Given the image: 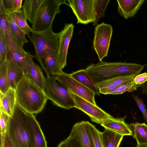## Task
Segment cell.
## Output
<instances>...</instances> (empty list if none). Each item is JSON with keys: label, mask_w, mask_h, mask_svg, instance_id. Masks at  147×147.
I'll return each instance as SVG.
<instances>
[{"label": "cell", "mask_w": 147, "mask_h": 147, "mask_svg": "<svg viewBox=\"0 0 147 147\" xmlns=\"http://www.w3.org/2000/svg\"><path fill=\"white\" fill-rule=\"evenodd\" d=\"M35 117L16 103L10 117L7 131L15 147H34L32 122Z\"/></svg>", "instance_id": "obj_1"}, {"label": "cell", "mask_w": 147, "mask_h": 147, "mask_svg": "<svg viewBox=\"0 0 147 147\" xmlns=\"http://www.w3.org/2000/svg\"><path fill=\"white\" fill-rule=\"evenodd\" d=\"M17 103L26 111L37 114L42 111L48 100L45 91L33 83L25 74L15 89Z\"/></svg>", "instance_id": "obj_2"}, {"label": "cell", "mask_w": 147, "mask_h": 147, "mask_svg": "<svg viewBox=\"0 0 147 147\" xmlns=\"http://www.w3.org/2000/svg\"><path fill=\"white\" fill-rule=\"evenodd\" d=\"M146 65L133 63L101 61L91 64L85 69L96 84L118 77L137 75Z\"/></svg>", "instance_id": "obj_3"}, {"label": "cell", "mask_w": 147, "mask_h": 147, "mask_svg": "<svg viewBox=\"0 0 147 147\" xmlns=\"http://www.w3.org/2000/svg\"><path fill=\"white\" fill-rule=\"evenodd\" d=\"M60 32L54 33L52 26L41 31H34L27 36L34 46L35 51L34 57L38 61L45 72L47 77L50 76L47 71L43 61L46 51L50 49L58 53Z\"/></svg>", "instance_id": "obj_4"}, {"label": "cell", "mask_w": 147, "mask_h": 147, "mask_svg": "<svg viewBox=\"0 0 147 147\" xmlns=\"http://www.w3.org/2000/svg\"><path fill=\"white\" fill-rule=\"evenodd\" d=\"M57 81L55 76L46 78L44 91L48 99L56 106L65 109L75 107L74 102L68 90Z\"/></svg>", "instance_id": "obj_5"}, {"label": "cell", "mask_w": 147, "mask_h": 147, "mask_svg": "<svg viewBox=\"0 0 147 147\" xmlns=\"http://www.w3.org/2000/svg\"><path fill=\"white\" fill-rule=\"evenodd\" d=\"M62 4L69 5L65 0H44L36 19L32 24L33 30H43L52 26L56 15L61 12L60 6Z\"/></svg>", "instance_id": "obj_6"}, {"label": "cell", "mask_w": 147, "mask_h": 147, "mask_svg": "<svg viewBox=\"0 0 147 147\" xmlns=\"http://www.w3.org/2000/svg\"><path fill=\"white\" fill-rule=\"evenodd\" d=\"M113 31L112 26L104 22L95 27L93 46L100 61L108 55Z\"/></svg>", "instance_id": "obj_7"}, {"label": "cell", "mask_w": 147, "mask_h": 147, "mask_svg": "<svg viewBox=\"0 0 147 147\" xmlns=\"http://www.w3.org/2000/svg\"><path fill=\"white\" fill-rule=\"evenodd\" d=\"M68 91L74 102L75 107L87 114L92 122L100 124L104 121L113 117L96 105H94Z\"/></svg>", "instance_id": "obj_8"}, {"label": "cell", "mask_w": 147, "mask_h": 147, "mask_svg": "<svg viewBox=\"0 0 147 147\" xmlns=\"http://www.w3.org/2000/svg\"><path fill=\"white\" fill-rule=\"evenodd\" d=\"M68 6L77 19V24H87L95 20L94 0H68Z\"/></svg>", "instance_id": "obj_9"}, {"label": "cell", "mask_w": 147, "mask_h": 147, "mask_svg": "<svg viewBox=\"0 0 147 147\" xmlns=\"http://www.w3.org/2000/svg\"><path fill=\"white\" fill-rule=\"evenodd\" d=\"M56 80L68 90L96 105L94 97L95 94L92 90L72 78L70 74L64 72L55 76Z\"/></svg>", "instance_id": "obj_10"}, {"label": "cell", "mask_w": 147, "mask_h": 147, "mask_svg": "<svg viewBox=\"0 0 147 147\" xmlns=\"http://www.w3.org/2000/svg\"><path fill=\"white\" fill-rule=\"evenodd\" d=\"M74 26L72 23L65 24L60 32L58 58L59 64L62 70L67 64V57L69 43L72 37Z\"/></svg>", "instance_id": "obj_11"}, {"label": "cell", "mask_w": 147, "mask_h": 147, "mask_svg": "<svg viewBox=\"0 0 147 147\" xmlns=\"http://www.w3.org/2000/svg\"><path fill=\"white\" fill-rule=\"evenodd\" d=\"M26 55L28 67L27 75L33 83L44 91L46 78L40 66L34 61V56L32 55L29 52H26Z\"/></svg>", "instance_id": "obj_12"}, {"label": "cell", "mask_w": 147, "mask_h": 147, "mask_svg": "<svg viewBox=\"0 0 147 147\" xmlns=\"http://www.w3.org/2000/svg\"><path fill=\"white\" fill-rule=\"evenodd\" d=\"M125 116L121 118H114L113 117L107 119L100 124L104 127L123 136H131L133 132L129 125L125 121Z\"/></svg>", "instance_id": "obj_13"}, {"label": "cell", "mask_w": 147, "mask_h": 147, "mask_svg": "<svg viewBox=\"0 0 147 147\" xmlns=\"http://www.w3.org/2000/svg\"><path fill=\"white\" fill-rule=\"evenodd\" d=\"M44 63L49 75L56 76L64 72L60 67L58 53L50 49L46 51L43 57Z\"/></svg>", "instance_id": "obj_14"}, {"label": "cell", "mask_w": 147, "mask_h": 147, "mask_svg": "<svg viewBox=\"0 0 147 147\" xmlns=\"http://www.w3.org/2000/svg\"><path fill=\"white\" fill-rule=\"evenodd\" d=\"M118 12L126 19L134 17L137 13L144 0H121L117 1Z\"/></svg>", "instance_id": "obj_15"}, {"label": "cell", "mask_w": 147, "mask_h": 147, "mask_svg": "<svg viewBox=\"0 0 147 147\" xmlns=\"http://www.w3.org/2000/svg\"><path fill=\"white\" fill-rule=\"evenodd\" d=\"M6 61L7 66L8 88L11 87L15 89L25 73L18 63L10 60L7 57Z\"/></svg>", "instance_id": "obj_16"}, {"label": "cell", "mask_w": 147, "mask_h": 147, "mask_svg": "<svg viewBox=\"0 0 147 147\" xmlns=\"http://www.w3.org/2000/svg\"><path fill=\"white\" fill-rule=\"evenodd\" d=\"M0 109L11 117L17 103L15 89L9 87L4 94H0Z\"/></svg>", "instance_id": "obj_17"}, {"label": "cell", "mask_w": 147, "mask_h": 147, "mask_svg": "<svg viewBox=\"0 0 147 147\" xmlns=\"http://www.w3.org/2000/svg\"><path fill=\"white\" fill-rule=\"evenodd\" d=\"M70 135L78 141L81 147H91L87 131L86 121H83L76 123Z\"/></svg>", "instance_id": "obj_18"}, {"label": "cell", "mask_w": 147, "mask_h": 147, "mask_svg": "<svg viewBox=\"0 0 147 147\" xmlns=\"http://www.w3.org/2000/svg\"><path fill=\"white\" fill-rule=\"evenodd\" d=\"M70 75L74 79L94 92L95 94L100 95L99 88L85 69L74 72Z\"/></svg>", "instance_id": "obj_19"}, {"label": "cell", "mask_w": 147, "mask_h": 147, "mask_svg": "<svg viewBox=\"0 0 147 147\" xmlns=\"http://www.w3.org/2000/svg\"><path fill=\"white\" fill-rule=\"evenodd\" d=\"M44 0H25L22 10L27 20L32 24L34 22Z\"/></svg>", "instance_id": "obj_20"}, {"label": "cell", "mask_w": 147, "mask_h": 147, "mask_svg": "<svg viewBox=\"0 0 147 147\" xmlns=\"http://www.w3.org/2000/svg\"><path fill=\"white\" fill-rule=\"evenodd\" d=\"M103 147H119L123 136L107 129L101 132Z\"/></svg>", "instance_id": "obj_21"}, {"label": "cell", "mask_w": 147, "mask_h": 147, "mask_svg": "<svg viewBox=\"0 0 147 147\" xmlns=\"http://www.w3.org/2000/svg\"><path fill=\"white\" fill-rule=\"evenodd\" d=\"M8 18L10 31L18 45L22 48L25 44L28 43L26 37V34L16 24L13 13L7 15Z\"/></svg>", "instance_id": "obj_22"}, {"label": "cell", "mask_w": 147, "mask_h": 147, "mask_svg": "<svg viewBox=\"0 0 147 147\" xmlns=\"http://www.w3.org/2000/svg\"><path fill=\"white\" fill-rule=\"evenodd\" d=\"M34 147H47V142L36 117L32 122Z\"/></svg>", "instance_id": "obj_23"}, {"label": "cell", "mask_w": 147, "mask_h": 147, "mask_svg": "<svg viewBox=\"0 0 147 147\" xmlns=\"http://www.w3.org/2000/svg\"><path fill=\"white\" fill-rule=\"evenodd\" d=\"M86 127L91 147H103L100 132L93 124L86 121Z\"/></svg>", "instance_id": "obj_24"}, {"label": "cell", "mask_w": 147, "mask_h": 147, "mask_svg": "<svg viewBox=\"0 0 147 147\" xmlns=\"http://www.w3.org/2000/svg\"><path fill=\"white\" fill-rule=\"evenodd\" d=\"M136 75L119 76L96 83L99 88L110 85L120 86L132 81Z\"/></svg>", "instance_id": "obj_25"}, {"label": "cell", "mask_w": 147, "mask_h": 147, "mask_svg": "<svg viewBox=\"0 0 147 147\" xmlns=\"http://www.w3.org/2000/svg\"><path fill=\"white\" fill-rule=\"evenodd\" d=\"M134 128L133 137L137 144L147 143V125L136 123L130 124Z\"/></svg>", "instance_id": "obj_26"}, {"label": "cell", "mask_w": 147, "mask_h": 147, "mask_svg": "<svg viewBox=\"0 0 147 147\" xmlns=\"http://www.w3.org/2000/svg\"><path fill=\"white\" fill-rule=\"evenodd\" d=\"M15 22L18 27L27 36L30 35L33 30L30 28L27 22V19L22 10L13 13Z\"/></svg>", "instance_id": "obj_27"}, {"label": "cell", "mask_w": 147, "mask_h": 147, "mask_svg": "<svg viewBox=\"0 0 147 147\" xmlns=\"http://www.w3.org/2000/svg\"><path fill=\"white\" fill-rule=\"evenodd\" d=\"M110 0H94L95 20L93 23L96 26L99 19L104 17L105 11Z\"/></svg>", "instance_id": "obj_28"}, {"label": "cell", "mask_w": 147, "mask_h": 147, "mask_svg": "<svg viewBox=\"0 0 147 147\" xmlns=\"http://www.w3.org/2000/svg\"><path fill=\"white\" fill-rule=\"evenodd\" d=\"M8 88L7 66L5 60L0 65V94H4Z\"/></svg>", "instance_id": "obj_29"}, {"label": "cell", "mask_w": 147, "mask_h": 147, "mask_svg": "<svg viewBox=\"0 0 147 147\" xmlns=\"http://www.w3.org/2000/svg\"><path fill=\"white\" fill-rule=\"evenodd\" d=\"M8 54L5 34L3 30L0 29V65L6 60Z\"/></svg>", "instance_id": "obj_30"}, {"label": "cell", "mask_w": 147, "mask_h": 147, "mask_svg": "<svg viewBox=\"0 0 147 147\" xmlns=\"http://www.w3.org/2000/svg\"><path fill=\"white\" fill-rule=\"evenodd\" d=\"M9 119L10 117L8 115L0 110V132L1 136L5 137L7 133Z\"/></svg>", "instance_id": "obj_31"}, {"label": "cell", "mask_w": 147, "mask_h": 147, "mask_svg": "<svg viewBox=\"0 0 147 147\" xmlns=\"http://www.w3.org/2000/svg\"><path fill=\"white\" fill-rule=\"evenodd\" d=\"M139 86L136 85L133 80L119 87L113 94H118L123 93L126 92H131L137 90Z\"/></svg>", "instance_id": "obj_32"}, {"label": "cell", "mask_w": 147, "mask_h": 147, "mask_svg": "<svg viewBox=\"0 0 147 147\" xmlns=\"http://www.w3.org/2000/svg\"><path fill=\"white\" fill-rule=\"evenodd\" d=\"M137 105L141 112L143 117L147 123V114L145 109L146 106L143 100L140 98L136 95H132Z\"/></svg>", "instance_id": "obj_33"}, {"label": "cell", "mask_w": 147, "mask_h": 147, "mask_svg": "<svg viewBox=\"0 0 147 147\" xmlns=\"http://www.w3.org/2000/svg\"><path fill=\"white\" fill-rule=\"evenodd\" d=\"M133 81L139 87L142 86L147 81V73L145 72L137 75Z\"/></svg>", "instance_id": "obj_34"}, {"label": "cell", "mask_w": 147, "mask_h": 147, "mask_svg": "<svg viewBox=\"0 0 147 147\" xmlns=\"http://www.w3.org/2000/svg\"><path fill=\"white\" fill-rule=\"evenodd\" d=\"M64 140L65 143V147H81L78 141L70 135Z\"/></svg>", "instance_id": "obj_35"}, {"label": "cell", "mask_w": 147, "mask_h": 147, "mask_svg": "<svg viewBox=\"0 0 147 147\" xmlns=\"http://www.w3.org/2000/svg\"><path fill=\"white\" fill-rule=\"evenodd\" d=\"M0 137V147H15L7 133L5 137Z\"/></svg>", "instance_id": "obj_36"}, {"label": "cell", "mask_w": 147, "mask_h": 147, "mask_svg": "<svg viewBox=\"0 0 147 147\" xmlns=\"http://www.w3.org/2000/svg\"><path fill=\"white\" fill-rule=\"evenodd\" d=\"M120 86L110 85L99 88L100 93L105 94H112Z\"/></svg>", "instance_id": "obj_37"}, {"label": "cell", "mask_w": 147, "mask_h": 147, "mask_svg": "<svg viewBox=\"0 0 147 147\" xmlns=\"http://www.w3.org/2000/svg\"><path fill=\"white\" fill-rule=\"evenodd\" d=\"M7 15L14 12L13 0H3Z\"/></svg>", "instance_id": "obj_38"}, {"label": "cell", "mask_w": 147, "mask_h": 147, "mask_svg": "<svg viewBox=\"0 0 147 147\" xmlns=\"http://www.w3.org/2000/svg\"><path fill=\"white\" fill-rule=\"evenodd\" d=\"M13 2L14 12L21 11L23 0H13Z\"/></svg>", "instance_id": "obj_39"}, {"label": "cell", "mask_w": 147, "mask_h": 147, "mask_svg": "<svg viewBox=\"0 0 147 147\" xmlns=\"http://www.w3.org/2000/svg\"><path fill=\"white\" fill-rule=\"evenodd\" d=\"M6 14L7 13L4 7L3 0H0V15Z\"/></svg>", "instance_id": "obj_40"}, {"label": "cell", "mask_w": 147, "mask_h": 147, "mask_svg": "<svg viewBox=\"0 0 147 147\" xmlns=\"http://www.w3.org/2000/svg\"><path fill=\"white\" fill-rule=\"evenodd\" d=\"M141 90L142 94H147V81L142 86Z\"/></svg>", "instance_id": "obj_41"}, {"label": "cell", "mask_w": 147, "mask_h": 147, "mask_svg": "<svg viewBox=\"0 0 147 147\" xmlns=\"http://www.w3.org/2000/svg\"><path fill=\"white\" fill-rule=\"evenodd\" d=\"M57 147H65L64 141L63 140L60 142L58 145Z\"/></svg>", "instance_id": "obj_42"}, {"label": "cell", "mask_w": 147, "mask_h": 147, "mask_svg": "<svg viewBox=\"0 0 147 147\" xmlns=\"http://www.w3.org/2000/svg\"><path fill=\"white\" fill-rule=\"evenodd\" d=\"M136 147H147V143L137 144V145Z\"/></svg>", "instance_id": "obj_43"}, {"label": "cell", "mask_w": 147, "mask_h": 147, "mask_svg": "<svg viewBox=\"0 0 147 147\" xmlns=\"http://www.w3.org/2000/svg\"><path fill=\"white\" fill-rule=\"evenodd\" d=\"M146 112L147 114V109H146Z\"/></svg>", "instance_id": "obj_44"}]
</instances>
